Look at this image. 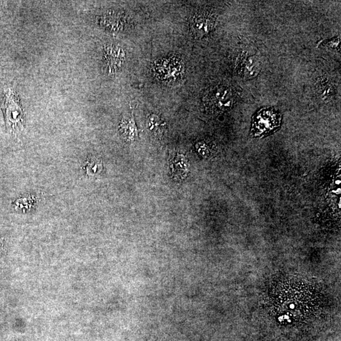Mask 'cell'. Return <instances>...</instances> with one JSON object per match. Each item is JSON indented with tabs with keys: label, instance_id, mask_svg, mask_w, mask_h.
I'll return each instance as SVG.
<instances>
[{
	"label": "cell",
	"instance_id": "cell-1",
	"mask_svg": "<svg viewBox=\"0 0 341 341\" xmlns=\"http://www.w3.org/2000/svg\"><path fill=\"white\" fill-rule=\"evenodd\" d=\"M235 101L233 91L225 86L211 88L206 93L203 103L205 108L212 113H223L232 108Z\"/></svg>",
	"mask_w": 341,
	"mask_h": 341
},
{
	"label": "cell",
	"instance_id": "cell-2",
	"mask_svg": "<svg viewBox=\"0 0 341 341\" xmlns=\"http://www.w3.org/2000/svg\"><path fill=\"white\" fill-rule=\"evenodd\" d=\"M300 288L299 291V294L294 293V297L292 296V293H290L289 289H288L289 294H277V311L280 314H291L293 315V314H296L295 315H299V314H306L305 312H309L310 307H311V303L312 299H310V296L305 297L303 299L302 297L306 296L308 293L303 294L301 292L303 289Z\"/></svg>",
	"mask_w": 341,
	"mask_h": 341
},
{
	"label": "cell",
	"instance_id": "cell-3",
	"mask_svg": "<svg viewBox=\"0 0 341 341\" xmlns=\"http://www.w3.org/2000/svg\"><path fill=\"white\" fill-rule=\"evenodd\" d=\"M281 119V115L274 109H262L254 116L251 133L257 137H264L273 133L279 128Z\"/></svg>",
	"mask_w": 341,
	"mask_h": 341
},
{
	"label": "cell",
	"instance_id": "cell-4",
	"mask_svg": "<svg viewBox=\"0 0 341 341\" xmlns=\"http://www.w3.org/2000/svg\"><path fill=\"white\" fill-rule=\"evenodd\" d=\"M2 104L8 125L12 131L22 129L24 124V113L14 92L10 89L5 92Z\"/></svg>",
	"mask_w": 341,
	"mask_h": 341
},
{
	"label": "cell",
	"instance_id": "cell-5",
	"mask_svg": "<svg viewBox=\"0 0 341 341\" xmlns=\"http://www.w3.org/2000/svg\"><path fill=\"white\" fill-rule=\"evenodd\" d=\"M216 16L212 12L202 11L195 15L192 20V30L198 37H203L209 34L215 27Z\"/></svg>",
	"mask_w": 341,
	"mask_h": 341
},
{
	"label": "cell",
	"instance_id": "cell-6",
	"mask_svg": "<svg viewBox=\"0 0 341 341\" xmlns=\"http://www.w3.org/2000/svg\"><path fill=\"white\" fill-rule=\"evenodd\" d=\"M238 72L244 77L251 78L257 77L261 71V64L255 56L243 53L238 62Z\"/></svg>",
	"mask_w": 341,
	"mask_h": 341
},
{
	"label": "cell",
	"instance_id": "cell-7",
	"mask_svg": "<svg viewBox=\"0 0 341 341\" xmlns=\"http://www.w3.org/2000/svg\"><path fill=\"white\" fill-rule=\"evenodd\" d=\"M105 58L109 72H114L123 64L125 53L121 47L109 46L106 48Z\"/></svg>",
	"mask_w": 341,
	"mask_h": 341
},
{
	"label": "cell",
	"instance_id": "cell-8",
	"mask_svg": "<svg viewBox=\"0 0 341 341\" xmlns=\"http://www.w3.org/2000/svg\"><path fill=\"white\" fill-rule=\"evenodd\" d=\"M318 97L323 101L329 102L335 95V90L334 84L327 78H322L316 85Z\"/></svg>",
	"mask_w": 341,
	"mask_h": 341
},
{
	"label": "cell",
	"instance_id": "cell-9",
	"mask_svg": "<svg viewBox=\"0 0 341 341\" xmlns=\"http://www.w3.org/2000/svg\"><path fill=\"white\" fill-rule=\"evenodd\" d=\"M119 131L126 141H134L137 138V129L134 118L124 119L119 125Z\"/></svg>",
	"mask_w": 341,
	"mask_h": 341
},
{
	"label": "cell",
	"instance_id": "cell-10",
	"mask_svg": "<svg viewBox=\"0 0 341 341\" xmlns=\"http://www.w3.org/2000/svg\"><path fill=\"white\" fill-rule=\"evenodd\" d=\"M172 169L176 178L179 179L184 178L187 174V164L185 157L182 155L175 156L172 162Z\"/></svg>",
	"mask_w": 341,
	"mask_h": 341
},
{
	"label": "cell",
	"instance_id": "cell-11",
	"mask_svg": "<svg viewBox=\"0 0 341 341\" xmlns=\"http://www.w3.org/2000/svg\"><path fill=\"white\" fill-rule=\"evenodd\" d=\"M147 127L149 132L154 136H161L166 128V123L159 117L152 115L147 121Z\"/></svg>",
	"mask_w": 341,
	"mask_h": 341
},
{
	"label": "cell",
	"instance_id": "cell-12",
	"mask_svg": "<svg viewBox=\"0 0 341 341\" xmlns=\"http://www.w3.org/2000/svg\"><path fill=\"white\" fill-rule=\"evenodd\" d=\"M93 164L94 166H93V164H92L91 162L89 164V173L91 174V173H96L97 172V170H98V162L96 161H94L93 162ZM88 169H89V167H88Z\"/></svg>",
	"mask_w": 341,
	"mask_h": 341
}]
</instances>
